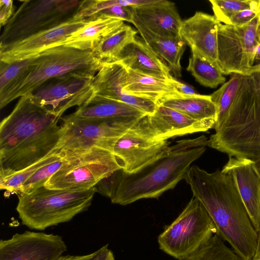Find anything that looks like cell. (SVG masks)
I'll return each instance as SVG.
<instances>
[{"label":"cell","mask_w":260,"mask_h":260,"mask_svg":"<svg viewBox=\"0 0 260 260\" xmlns=\"http://www.w3.org/2000/svg\"><path fill=\"white\" fill-rule=\"evenodd\" d=\"M127 74V69L120 61L102 63L93 80L92 95L121 102L152 114L157 106L156 102L131 95L125 90Z\"/></svg>","instance_id":"2e32d148"},{"label":"cell","mask_w":260,"mask_h":260,"mask_svg":"<svg viewBox=\"0 0 260 260\" xmlns=\"http://www.w3.org/2000/svg\"><path fill=\"white\" fill-rule=\"evenodd\" d=\"M105 245L99 249V253L93 260H115L113 252Z\"/></svg>","instance_id":"ab89813d"},{"label":"cell","mask_w":260,"mask_h":260,"mask_svg":"<svg viewBox=\"0 0 260 260\" xmlns=\"http://www.w3.org/2000/svg\"><path fill=\"white\" fill-rule=\"evenodd\" d=\"M67 250L62 237L25 231L0 241V260H54Z\"/></svg>","instance_id":"9a60e30c"},{"label":"cell","mask_w":260,"mask_h":260,"mask_svg":"<svg viewBox=\"0 0 260 260\" xmlns=\"http://www.w3.org/2000/svg\"><path fill=\"white\" fill-rule=\"evenodd\" d=\"M96 192L88 190L53 189L42 187L19 195L16 211L23 225L30 230L44 231L71 220L90 206Z\"/></svg>","instance_id":"8992f818"},{"label":"cell","mask_w":260,"mask_h":260,"mask_svg":"<svg viewBox=\"0 0 260 260\" xmlns=\"http://www.w3.org/2000/svg\"><path fill=\"white\" fill-rule=\"evenodd\" d=\"M125 90L129 94L157 102L177 94L172 79H166L127 69Z\"/></svg>","instance_id":"d4e9b609"},{"label":"cell","mask_w":260,"mask_h":260,"mask_svg":"<svg viewBox=\"0 0 260 260\" xmlns=\"http://www.w3.org/2000/svg\"><path fill=\"white\" fill-rule=\"evenodd\" d=\"M101 13L123 21H125L132 23L133 22V12L131 7L114 6L104 10Z\"/></svg>","instance_id":"d590c367"},{"label":"cell","mask_w":260,"mask_h":260,"mask_svg":"<svg viewBox=\"0 0 260 260\" xmlns=\"http://www.w3.org/2000/svg\"><path fill=\"white\" fill-rule=\"evenodd\" d=\"M117 61L127 69L144 74L166 79L174 77L168 68L144 40L137 37L125 48Z\"/></svg>","instance_id":"44dd1931"},{"label":"cell","mask_w":260,"mask_h":260,"mask_svg":"<svg viewBox=\"0 0 260 260\" xmlns=\"http://www.w3.org/2000/svg\"><path fill=\"white\" fill-rule=\"evenodd\" d=\"M61 118L36 103L30 94L20 97L0 124V179L57 152Z\"/></svg>","instance_id":"6da1fadb"},{"label":"cell","mask_w":260,"mask_h":260,"mask_svg":"<svg viewBox=\"0 0 260 260\" xmlns=\"http://www.w3.org/2000/svg\"><path fill=\"white\" fill-rule=\"evenodd\" d=\"M181 260H242L217 234H214L194 252Z\"/></svg>","instance_id":"f546056e"},{"label":"cell","mask_w":260,"mask_h":260,"mask_svg":"<svg viewBox=\"0 0 260 260\" xmlns=\"http://www.w3.org/2000/svg\"><path fill=\"white\" fill-rule=\"evenodd\" d=\"M140 118H79L72 114L62 117V132L57 152H78L96 147L113 152L117 141Z\"/></svg>","instance_id":"ba28073f"},{"label":"cell","mask_w":260,"mask_h":260,"mask_svg":"<svg viewBox=\"0 0 260 260\" xmlns=\"http://www.w3.org/2000/svg\"><path fill=\"white\" fill-rule=\"evenodd\" d=\"M254 166L257 174L260 177V158L254 161Z\"/></svg>","instance_id":"7bdbcfd3"},{"label":"cell","mask_w":260,"mask_h":260,"mask_svg":"<svg viewBox=\"0 0 260 260\" xmlns=\"http://www.w3.org/2000/svg\"><path fill=\"white\" fill-rule=\"evenodd\" d=\"M186 70L191 73L201 85L214 88L225 81V78L219 67L195 53H191Z\"/></svg>","instance_id":"83f0119b"},{"label":"cell","mask_w":260,"mask_h":260,"mask_svg":"<svg viewBox=\"0 0 260 260\" xmlns=\"http://www.w3.org/2000/svg\"><path fill=\"white\" fill-rule=\"evenodd\" d=\"M258 72H260V43L256 48L251 70V74Z\"/></svg>","instance_id":"60d3db41"},{"label":"cell","mask_w":260,"mask_h":260,"mask_svg":"<svg viewBox=\"0 0 260 260\" xmlns=\"http://www.w3.org/2000/svg\"><path fill=\"white\" fill-rule=\"evenodd\" d=\"M215 234V225L207 211L192 197L176 219L158 236L157 242L160 250L181 260Z\"/></svg>","instance_id":"9c48e42d"},{"label":"cell","mask_w":260,"mask_h":260,"mask_svg":"<svg viewBox=\"0 0 260 260\" xmlns=\"http://www.w3.org/2000/svg\"><path fill=\"white\" fill-rule=\"evenodd\" d=\"M133 23H137L160 37H178L182 21L174 3L151 0L147 4L131 7Z\"/></svg>","instance_id":"d6986e66"},{"label":"cell","mask_w":260,"mask_h":260,"mask_svg":"<svg viewBox=\"0 0 260 260\" xmlns=\"http://www.w3.org/2000/svg\"><path fill=\"white\" fill-rule=\"evenodd\" d=\"M176 93L181 95H196L199 94L195 89L191 85L182 82L173 77L172 80Z\"/></svg>","instance_id":"74e56055"},{"label":"cell","mask_w":260,"mask_h":260,"mask_svg":"<svg viewBox=\"0 0 260 260\" xmlns=\"http://www.w3.org/2000/svg\"><path fill=\"white\" fill-rule=\"evenodd\" d=\"M81 1H22L4 26L0 36V46L17 42L60 24L75 15Z\"/></svg>","instance_id":"30bf717a"},{"label":"cell","mask_w":260,"mask_h":260,"mask_svg":"<svg viewBox=\"0 0 260 260\" xmlns=\"http://www.w3.org/2000/svg\"><path fill=\"white\" fill-rule=\"evenodd\" d=\"M124 24L119 19L100 13L69 36L62 45L91 51L97 42Z\"/></svg>","instance_id":"603a6c76"},{"label":"cell","mask_w":260,"mask_h":260,"mask_svg":"<svg viewBox=\"0 0 260 260\" xmlns=\"http://www.w3.org/2000/svg\"><path fill=\"white\" fill-rule=\"evenodd\" d=\"M99 249L90 254L82 255H61L54 260H93L99 253Z\"/></svg>","instance_id":"f35d334b"},{"label":"cell","mask_w":260,"mask_h":260,"mask_svg":"<svg viewBox=\"0 0 260 260\" xmlns=\"http://www.w3.org/2000/svg\"><path fill=\"white\" fill-rule=\"evenodd\" d=\"M13 1L12 0L0 1V25L5 26L11 18L15 12Z\"/></svg>","instance_id":"8d00e7d4"},{"label":"cell","mask_w":260,"mask_h":260,"mask_svg":"<svg viewBox=\"0 0 260 260\" xmlns=\"http://www.w3.org/2000/svg\"><path fill=\"white\" fill-rule=\"evenodd\" d=\"M137 32L124 24L97 42L91 51L102 63L117 61L125 48L135 40Z\"/></svg>","instance_id":"4316f807"},{"label":"cell","mask_w":260,"mask_h":260,"mask_svg":"<svg viewBox=\"0 0 260 260\" xmlns=\"http://www.w3.org/2000/svg\"><path fill=\"white\" fill-rule=\"evenodd\" d=\"M259 15H260V14H259Z\"/></svg>","instance_id":"f6af8a7d"},{"label":"cell","mask_w":260,"mask_h":260,"mask_svg":"<svg viewBox=\"0 0 260 260\" xmlns=\"http://www.w3.org/2000/svg\"><path fill=\"white\" fill-rule=\"evenodd\" d=\"M94 77L68 75L50 79L30 93L34 100L62 117L68 109L82 106L93 94Z\"/></svg>","instance_id":"7c38bea8"},{"label":"cell","mask_w":260,"mask_h":260,"mask_svg":"<svg viewBox=\"0 0 260 260\" xmlns=\"http://www.w3.org/2000/svg\"><path fill=\"white\" fill-rule=\"evenodd\" d=\"M193 197L203 205L216 234L231 246L242 260H252L258 233L255 230L233 174L217 169L208 173L192 165L184 179Z\"/></svg>","instance_id":"7a4b0ae2"},{"label":"cell","mask_w":260,"mask_h":260,"mask_svg":"<svg viewBox=\"0 0 260 260\" xmlns=\"http://www.w3.org/2000/svg\"><path fill=\"white\" fill-rule=\"evenodd\" d=\"M244 76L233 74L228 82L210 95L217 110L214 129L218 127L226 115L240 89Z\"/></svg>","instance_id":"f1b7e54d"},{"label":"cell","mask_w":260,"mask_h":260,"mask_svg":"<svg viewBox=\"0 0 260 260\" xmlns=\"http://www.w3.org/2000/svg\"><path fill=\"white\" fill-rule=\"evenodd\" d=\"M60 152L54 153L27 168L4 179H0V188L9 193H18L22 184L39 169L49 163L60 159Z\"/></svg>","instance_id":"1f68e13d"},{"label":"cell","mask_w":260,"mask_h":260,"mask_svg":"<svg viewBox=\"0 0 260 260\" xmlns=\"http://www.w3.org/2000/svg\"><path fill=\"white\" fill-rule=\"evenodd\" d=\"M157 104L174 109L196 120L216 121V107L210 95L186 96L175 94L158 100Z\"/></svg>","instance_id":"484cf974"},{"label":"cell","mask_w":260,"mask_h":260,"mask_svg":"<svg viewBox=\"0 0 260 260\" xmlns=\"http://www.w3.org/2000/svg\"><path fill=\"white\" fill-rule=\"evenodd\" d=\"M102 65L91 50L64 45L48 49L37 56L18 80L0 94V108L53 78L73 75L94 77Z\"/></svg>","instance_id":"5b68a950"},{"label":"cell","mask_w":260,"mask_h":260,"mask_svg":"<svg viewBox=\"0 0 260 260\" xmlns=\"http://www.w3.org/2000/svg\"><path fill=\"white\" fill-rule=\"evenodd\" d=\"M35 58L18 60L9 64L0 63V94L4 93L18 80Z\"/></svg>","instance_id":"836d02e7"},{"label":"cell","mask_w":260,"mask_h":260,"mask_svg":"<svg viewBox=\"0 0 260 260\" xmlns=\"http://www.w3.org/2000/svg\"><path fill=\"white\" fill-rule=\"evenodd\" d=\"M260 259V226L259 231L258 232V240L256 252L252 260H258Z\"/></svg>","instance_id":"b9f144b4"},{"label":"cell","mask_w":260,"mask_h":260,"mask_svg":"<svg viewBox=\"0 0 260 260\" xmlns=\"http://www.w3.org/2000/svg\"><path fill=\"white\" fill-rule=\"evenodd\" d=\"M252 160L230 157L221 171L233 175L252 223L258 233L260 226V177Z\"/></svg>","instance_id":"ffe728a7"},{"label":"cell","mask_w":260,"mask_h":260,"mask_svg":"<svg viewBox=\"0 0 260 260\" xmlns=\"http://www.w3.org/2000/svg\"><path fill=\"white\" fill-rule=\"evenodd\" d=\"M208 139V146L228 155L260 158V72L244 76L224 118Z\"/></svg>","instance_id":"277c9868"},{"label":"cell","mask_w":260,"mask_h":260,"mask_svg":"<svg viewBox=\"0 0 260 260\" xmlns=\"http://www.w3.org/2000/svg\"><path fill=\"white\" fill-rule=\"evenodd\" d=\"M214 119L196 120L171 108L157 105L155 112L140 118L133 128L147 138L156 141L214 128Z\"/></svg>","instance_id":"4fadbf2b"},{"label":"cell","mask_w":260,"mask_h":260,"mask_svg":"<svg viewBox=\"0 0 260 260\" xmlns=\"http://www.w3.org/2000/svg\"><path fill=\"white\" fill-rule=\"evenodd\" d=\"M59 152L63 154V164L45 183V187L49 189L88 190L123 168L114 153L104 149Z\"/></svg>","instance_id":"52a82bcc"},{"label":"cell","mask_w":260,"mask_h":260,"mask_svg":"<svg viewBox=\"0 0 260 260\" xmlns=\"http://www.w3.org/2000/svg\"><path fill=\"white\" fill-rule=\"evenodd\" d=\"M63 161L62 154V157L60 159L39 169L22 184L19 189V194L29 193L45 186L48 180L60 168Z\"/></svg>","instance_id":"d6a6232c"},{"label":"cell","mask_w":260,"mask_h":260,"mask_svg":"<svg viewBox=\"0 0 260 260\" xmlns=\"http://www.w3.org/2000/svg\"><path fill=\"white\" fill-rule=\"evenodd\" d=\"M214 16L220 22L229 24L235 13L246 9L260 8V0H210Z\"/></svg>","instance_id":"4dcf8cb0"},{"label":"cell","mask_w":260,"mask_h":260,"mask_svg":"<svg viewBox=\"0 0 260 260\" xmlns=\"http://www.w3.org/2000/svg\"><path fill=\"white\" fill-rule=\"evenodd\" d=\"M207 144L202 135L178 141L170 152L131 173L120 169L101 180L96 192L113 204L126 205L143 199L158 198L185 179L191 165L205 152Z\"/></svg>","instance_id":"3957f363"},{"label":"cell","mask_w":260,"mask_h":260,"mask_svg":"<svg viewBox=\"0 0 260 260\" xmlns=\"http://www.w3.org/2000/svg\"><path fill=\"white\" fill-rule=\"evenodd\" d=\"M91 18H79L75 14L51 28L17 42L0 46L1 63L9 64L34 58L48 49L62 45L69 36L84 26Z\"/></svg>","instance_id":"5bb4252c"},{"label":"cell","mask_w":260,"mask_h":260,"mask_svg":"<svg viewBox=\"0 0 260 260\" xmlns=\"http://www.w3.org/2000/svg\"><path fill=\"white\" fill-rule=\"evenodd\" d=\"M133 24L145 43L168 68L174 78L181 77L180 61L186 45L181 38L160 37L152 34L138 23Z\"/></svg>","instance_id":"7402d4cb"},{"label":"cell","mask_w":260,"mask_h":260,"mask_svg":"<svg viewBox=\"0 0 260 260\" xmlns=\"http://www.w3.org/2000/svg\"><path fill=\"white\" fill-rule=\"evenodd\" d=\"M218 64L223 75H251L260 43V15L243 26L222 24L217 29Z\"/></svg>","instance_id":"8fae6325"},{"label":"cell","mask_w":260,"mask_h":260,"mask_svg":"<svg viewBox=\"0 0 260 260\" xmlns=\"http://www.w3.org/2000/svg\"><path fill=\"white\" fill-rule=\"evenodd\" d=\"M258 260H260V259H258Z\"/></svg>","instance_id":"ee69618b"},{"label":"cell","mask_w":260,"mask_h":260,"mask_svg":"<svg viewBox=\"0 0 260 260\" xmlns=\"http://www.w3.org/2000/svg\"><path fill=\"white\" fill-rule=\"evenodd\" d=\"M71 114L79 118H141L147 115L128 104L94 95Z\"/></svg>","instance_id":"cb8c5ba5"},{"label":"cell","mask_w":260,"mask_h":260,"mask_svg":"<svg viewBox=\"0 0 260 260\" xmlns=\"http://www.w3.org/2000/svg\"><path fill=\"white\" fill-rule=\"evenodd\" d=\"M260 14V8L246 9L239 11L234 14L229 21V25L236 26H243Z\"/></svg>","instance_id":"e575fe53"},{"label":"cell","mask_w":260,"mask_h":260,"mask_svg":"<svg viewBox=\"0 0 260 260\" xmlns=\"http://www.w3.org/2000/svg\"><path fill=\"white\" fill-rule=\"evenodd\" d=\"M170 142L150 140L133 127L116 143L113 153L127 173L137 171L170 152Z\"/></svg>","instance_id":"e0dca14e"},{"label":"cell","mask_w":260,"mask_h":260,"mask_svg":"<svg viewBox=\"0 0 260 260\" xmlns=\"http://www.w3.org/2000/svg\"><path fill=\"white\" fill-rule=\"evenodd\" d=\"M219 22L214 16L200 11L182 21L180 36L191 53L218 64L217 29Z\"/></svg>","instance_id":"ac0fdd59"}]
</instances>
